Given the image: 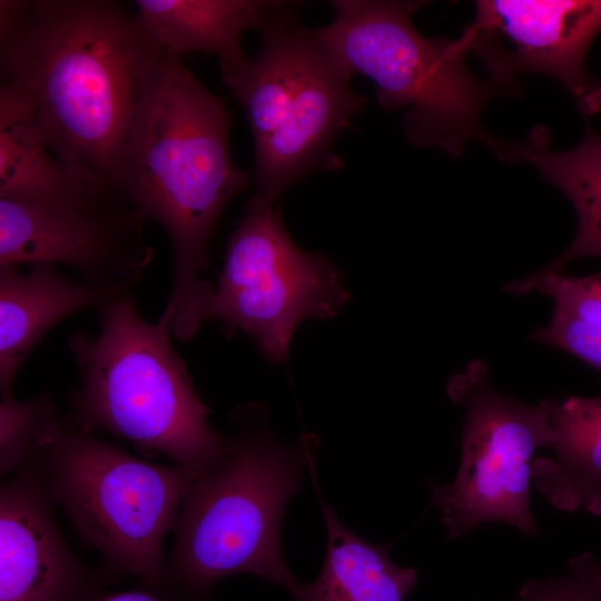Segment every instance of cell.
Listing matches in <instances>:
<instances>
[{
	"instance_id": "cell-1",
	"label": "cell",
	"mask_w": 601,
	"mask_h": 601,
	"mask_svg": "<svg viewBox=\"0 0 601 601\" xmlns=\"http://www.w3.org/2000/svg\"><path fill=\"white\" fill-rule=\"evenodd\" d=\"M167 59L118 1H0L2 83L26 95L52 155L117 198Z\"/></svg>"
},
{
	"instance_id": "cell-2",
	"label": "cell",
	"mask_w": 601,
	"mask_h": 601,
	"mask_svg": "<svg viewBox=\"0 0 601 601\" xmlns=\"http://www.w3.org/2000/svg\"><path fill=\"white\" fill-rule=\"evenodd\" d=\"M224 101L168 57L136 130L117 195L144 223L159 224L173 248L171 288L158 324L179 341L208 319L215 284L201 277L226 205L249 184L233 161Z\"/></svg>"
},
{
	"instance_id": "cell-3",
	"label": "cell",
	"mask_w": 601,
	"mask_h": 601,
	"mask_svg": "<svg viewBox=\"0 0 601 601\" xmlns=\"http://www.w3.org/2000/svg\"><path fill=\"white\" fill-rule=\"evenodd\" d=\"M231 417L237 427L224 452L198 473L180 508L166 561L169 590L208 601L216 582L252 573L294 595L302 581L285 563L282 523L304 472L315 466L316 439L283 444L254 405Z\"/></svg>"
},
{
	"instance_id": "cell-4",
	"label": "cell",
	"mask_w": 601,
	"mask_h": 601,
	"mask_svg": "<svg viewBox=\"0 0 601 601\" xmlns=\"http://www.w3.org/2000/svg\"><path fill=\"white\" fill-rule=\"evenodd\" d=\"M97 334L73 333L68 347L79 371L70 415L86 430L107 431L175 464L203 471L225 450L227 436L207 422L171 334L146 322L132 293L99 311Z\"/></svg>"
},
{
	"instance_id": "cell-5",
	"label": "cell",
	"mask_w": 601,
	"mask_h": 601,
	"mask_svg": "<svg viewBox=\"0 0 601 601\" xmlns=\"http://www.w3.org/2000/svg\"><path fill=\"white\" fill-rule=\"evenodd\" d=\"M23 463L110 571L129 574L144 589L168 598L164 540L175 530L199 471L138 459L70 414L58 418Z\"/></svg>"
},
{
	"instance_id": "cell-6",
	"label": "cell",
	"mask_w": 601,
	"mask_h": 601,
	"mask_svg": "<svg viewBox=\"0 0 601 601\" xmlns=\"http://www.w3.org/2000/svg\"><path fill=\"white\" fill-rule=\"evenodd\" d=\"M334 18L316 31L353 76L375 85L388 111L410 107L404 130L416 147L459 157L469 141L494 152L502 139L482 125L486 102L516 90L480 79L457 39L427 38L413 24L422 1L335 0Z\"/></svg>"
},
{
	"instance_id": "cell-7",
	"label": "cell",
	"mask_w": 601,
	"mask_h": 601,
	"mask_svg": "<svg viewBox=\"0 0 601 601\" xmlns=\"http://www.w3.org/2000/svg\"><path fill=\"white\" fill-rule=\"evenodd\" d=\"M256 55L220 71L242 106L254 144V196L275 203L314 170L337 168L333 148L366 98L351 88L353 73L294 10L262 30Z\"/></svg>"
},
{
	"instance_id": "cell-8",
	"label": "cell",
	"mask_w": 601,
	"mask_h": 601,
	"mask_svg": "<svg viewBox=\"0 0 601 601\" xmlns=\"http://www.w3.org/2000/svg\"><path fill=\"white\" fill-rule=\"evenodd\" d=\"M447 395L464 408L456 476L431 490L447 536L457 539L494 521L536 535L529 504L533 455L539 447L552 449L554 401L526 405L497 392L480 362L449 381Z\"/></svg>"
},
{
	"instance_id": "cell-9",
	"label": "cell",
	"mask_w": 601,
	"mask_h": 601,
	"mask_svg": "<svg viewBox=\"0 0 601 601\" xmlns=\"http://www.w3.org/2000/svg\"><path fill=\"white\" fill-rule=\"evenodd\" d=\"M274 204L255 196L247 203L229 237L208 319L247 333L278 363L297 324L335 316L347 294L331 262L293 242Z\"/></svg>"
},
{
	"instance_id": "cell-10",
	"label": "cell",
	"mask_w": 601,
	"mask_h": 601,
	"mask_svg": "<svg viewBox=\"0 0 601 601\" xmlns=\"http://www.w3.org/2000/svg\"><path fill=\"white\" fill-rule=\"evenodd\" d=\"M600 31L601 0H477L457 40L495 83L516 90L520 73L548 76L592 116L601 111V80L585 58Z\"/></svg>"
},
{
	"instance_id": "cell-11",
	"label": "cell",
	"mask_w": 601,
	"mask_h": 601,
	"mask_svg": "<svg viewBox=\"0 0 601 601\" xmlns=\"http://www.w3.org/2000/svg\"><path fill=\"white\" fill-rule=\"evenodd\" d=\"M126 205L49 206L0 198V267L65 265L86 283L134 290L154 249Z\"/></svg>"
},
{
	"instance_id": "cell-12",
	"label": "cell",
	"mask_w": 601,
	"mask_h": 601,
	"mask_svg": "<svg viewBox=\"0 0 601 601\" xmlns=\"http://www.w3.org/2000/svg\"><path fill=\"white\" fill-rule=\"evenodd\" d=\"M52 500L23 463L0 490V601H95L104 575L87 568L56 523Z\"/></svg>"
},
{
	"instance_id": "cell-13",
	"label": "cell",
	"mask_w": 601,
	"mask_h": 601,
	"mask_svg": "<svg viewBox=\"0 0 601 601\" xmlns=\"http://www.w3.org/2000/svg\"><path fill=\"white\" fill-rule=\"evenodd\" d=\"M132 290L77 283L55 266L0 267V392L12 394L27 356L65 318L87 309L100 311Z\"/></svg>"
},
{
	"instance_id": "cell-14",
	"label": "cell",
	"mask_w": 601,
	"mask_h": 601,
	"mask_svg": "<svg viewBox=\"0 0 601 601\" xmlns=\"http://www.w3.org/2000/svg\"><path fill=\"white\" fill-rule=\"evenodd\" d=\"M0 198L76 207L122 203L52 155L30 101L7 83L0 87Z\"/></svg>"
},
{
	"instance_id": "cell-15",
	"label": "cell",
	"mask_w": 601,
	"mask_h": 601,
	"mask_svg": "<svg viewBox=\"0 0 601 601\" xmlns=\"http://www.w3.org/2000/svg\"><path fill=\"white\" fill-rule=\"evenodd\" d=\"M135 7L140 22L168 57L210 53L224 71L247 59L242 47L245 31H260L296 4L275 0H136Z\"/></svg>"
},
{
	"instance_id": "cell-16",
	"label": "cell",
	"mask_w": 601,
	"mask_h": 601,
	"mask_svg": "<svg viewBox=\"0 0 601 601\" xmlns=\"http://www.w3.org/2000/svg\"><path fill=\"white\" fill-rule=\"evenodd\" d=\"M550 132L543 126L532 128L525 139L504 140L496 156L509 164H532L549 184L573 205L578 230L570 246L542 269L524 277L562 273L572 260L601 257V136L589 124L578 146L556 151L549 147Z\"/></svg>"
},
{
	"instance_id": "cell-17",
	"label": "cell",
	"mask_w": 601,
	"mask_h": 601,
	"mask_svg": "<svg viewBox=\"0 0 601 601\" xmlns=\"http://www.w3.org/2000/svg\"><path fill=\"white\" fill-rule=\"evenodd\" d=\"M551 423L555 456L533 460L535 487L555 509L601 516V395L554 401Z\"/></svg>"
},
{
	"instance_id": "cell-18",
	"label": "cell",
	"mask_w": 601,
	"mask_h": 601,
	"mask_svg": "<svg viewBox=\"0 0 601 601\" xmlns=\"http://www.w3.org/2000/svg\"><path fill=\"white\" fill-rule=\"evenodd\" d=\"M319 502L327 536L323 566L315 581H302L294 601H404L417 572L396 565L388 544L361 539L321 495Z\"/></svg>"
},
{
	"instance_id": "cell-19",
	"label": "cell",
	"mask_w": 601,
	"mask_h": 601,
	"mask_svg": "<svg viewBox=\"0 0 601 601\" xmlns=\"http://www.w3.org/2000/svg\"><path fill=\"white\" fill-rule=\"evenodd\" d=\"M58 408L48 392L29 400L13 395L0 402V474L14 473L40 437L58 421Z\"/></svg>"
},
{
	"instance_id": "cell-20",
	"label": "cell",
	"mask_w": 601,
	"mask_h": 601,
	"mask_svg": "<svg viewBox=\"0 0 601 601\" xmlns=\"http://www.w3.org/2000/svg\"><path fill=\"white\" fill-rule=\"evenodd\" d=\"M506 293L524 295L539 292L549 296L554 308L601 329V272L571 276L552 273L536 279H519L504 286Z\"/></svg>"
},
{
	"instance_id": "cell-21",
	"label": "cell",
	"mask_w": 601,
	"mask_h": 601,
	"mask_svg": "<svg viewBox=\"0 0 601 601\" xmlns=\"http://www.w3.org/2000/svg\"><path fill=\"white\" fill-rule=\"evenodd\" d=\"M532 339L569 353L601 372V329L556 308L550 322L532 333Z\"/></svg>"
},
{
	"instance_id": "cell-22",
	"label": "cell",
	"mask_w": 601,
	"mask_h": 601,
	"mask_svg": "<svg viewBox=\"0 0 601 601\" xmlns=\"http://www.w3.org/2000/svg\"><path fill=\"white\" fill-rule=\"evenodd\" d=\"M515 601H601V592L575 572L525 583Z\"/></svg>"
},
{
	"instance_id": "cell-23",
	"label": "cell",
	"mask_w": 601,
	"mask_h": 601,
	"mask_svg": "<svg viewBox=\"0 0 601 601\" xmlns=\"http://www.w3.org/2000/svg\"><path fill=\"white\" fill-rule=\"evenodd\" d=\"M570 571L578 573L601 592V563L590 553H582L568 563Z\"/></svg>"
},
{
	"instance_id": "cell-24",
	"label": "cell",
	"mask_w": 601,
	"mask_h": 601,
	"mask_svg": "<svg viewBox=\"0 0 601 601\" xmlns=\"http://www.w3.org/2000/svg\"><path fill=\"white\" fill-rule=\"evenodd\" d=\"M95 601H170L168 598L156 594L146 589L121 591L111 594H102Z\"/></svg>"
}]
</instances>
